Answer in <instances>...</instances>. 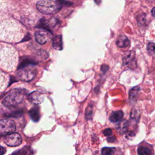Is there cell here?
I'll use <instances>...</instances> for the list:
<instances>
[{
    "label": "cell",
    "mask_w": 155,
    "mask_h": 155,
    "mask_svg": "<svg viewBox=\"0 0 155 155\" xmlns=\"http://www.w3.org/2000/svg\"><path fill=\"white\" fill-rule=\"evenodd\" d=\"M36 7L43 14L53 15L60 10L62 4L58 1L53 0H42L37 3Z\"/></svg>",
    "instance_id": "cell-1"
},
{
    "label": "cell",
    "mask_w": 155,
    "mask_h": 155,
    "mask_svg": "<svg viewBox=\"0 0 155 155\" xmlns=\"http://www.w3.org/2000/svg\"><path fill=\"white\" fill-rule=\"evenodd\" d=\"M24 94L25 91L24 90L14 89L4 98L2 103L6 107H15L22 101Z\"/></svg>",
    "instance_id": "cell-2"
},
{
    "label": "cell",
    "mask_w": 155,
    "mask_h": 155,
    "mask_svg": "<svg viewBox=\"0 0 155 155\" xmlns=\"http://www.w3.org/2000/svg\"><path fill=\"white\" fill-rule=\"evenodd\" d=\"M28 66L29 65L18 68L16 75L19 79L28 82L31 81L35 77L36 74V69L34 67H30Z\"/></svg>",
    "instance_id": "cell-3"
},
{
    "label": "cell",
    "mask_w": 155,
    "mask_h": 155,
    "mask_svg": "<svg viewBox=\"0 0 155 155\" xmlns=\"http://www.w3.org/2000/svg\"><path fill=\"white\" fill-rule=\"evenodd\" d=\"M16 130L15 122L12 119H0V134H7Z\"/></svg>",
    "instance_id": "cell-4"
},
{
    "label": "cell",
    "mask_w": 155,
    "mask_h": 155,
    "mask_svg": "<svg viewBox=\"0 0 155 155\" xmlns=\"http://www.w3.org/2000/svg\"><path fill=\"white\" fill-rule=\"evenodd\" d=\"M4 142L10 147H16L22 142V137L19 133H11L5 134L3 138Z\"/></svg>",
    "instance_id": "cell-5"
},
{
    "label": "cell",
    "mask_w": 155,
    "mask_h": 155,
    "mask_svg": "<svg viewBox=\"0 0 155 155\" xmlns=\"http://www.w3.org/2000/svg\"><path fill=\"white\" fill-rule=\"evenodd\" d=\"M36 41L41 44L47 43L51 38V34L44 29H41L36 31L35 34Z\"/></svg>",
    "instance_id": "cell-6"
},
{
    "label": "cell",
    "mask_w": 155,
    "mask_h": 155,
    "mask_svg": "<svg viewBox=\"0 0 155 155\" xmlns=\"http://www.w3.org/2000/svg\"><path fill=\"white\" fill-rule=\"evenodd\" d=\"M28 100L34 104H40L44 99V94L39 91H34L29 94L28 96Z\"/></svg>",
    "instance_id": "cell-7"
},
{
    "label": "cell",
    "mask_w": 155,
    "mask_h": 155,
    "mask_svg": "<svg viewBox=\"0 0 155 155\" xmlns=\"http://www.w3.org/2000/svg\"><path fill=\"white\" fill-rule=\"evenodd\" d=\"M135 61V53L133 51H130L125 54L123 58V63L125 66L132 64Z\"/></svg>",
    "instance_id": "cell-8"
},
{
    "label": "cell",
    "mask_w": 155,
    "mask_h": 155,
    "mask_svg": "<svg viewBox=\"0 0 155 155\" xmlns=\"http://www.w3.org/2000/svg\"><path fill=\"white\" fill-rule=\"evenodd\" d=\"M123 116H124V113L122 111L119 110V111H113L110 114L109 117V120H110V122L113 123L119 122L122 120Z\"/></svg>",
    "instance_id": "cell-9"
},
{
    "label": "cell",
    "mask_w": 155,
    "mask_h": 155,
    "mask_svg": "<svg viewBox=\"0 0 155 155\" xmlns=\"http://www.w3.org/2000/svg\"><path fill=\"white\" fill-rule=\"evenodd\" d=\"M116 44L120 48L126 47L130 45V40L126 36L120 35L116 40Z\"/></svg>",
    "instance_id": "cell-10"
},
{
    "label": "cell",
    "mask_w": 155,
    "mask_h": 155,
    "mask_svg": "<svg viewBox=\"0 0 155 155\" xmlns=\"http://www.w3.org/2000/svg\"><path fill=\"white\" fill-rule=\"evenodd\" d=\"M128 127V121L127 120H123L119 122V123L116 126V129L117 130L119 134H123L127 131Z\"/></svg>",
    "instance_id": "cell-11"
},
{
    "label": "cell",
    "mask_w": 155,
    "mask_h": 155,
    "mask_svg": "<svg viewBox=\"0 0 155 155\" xmlns=\"http://www.w3.org/2000/svg\"><path fill=\"white\" fill-rule=\"evenodd\" d=\"M52 47L56 50H61L62 49L61 35H57L54 37L52 42Z\"/></svg>",
    "instance_id": "cell-12"
},
{
    "label": "cell",
    "mask_w": 155,
    "mask_h": 155,
    "mask_svg": "<svg viewBox=\"0 0 155 155\" xmlns=\"http://www.w3.org/2000/svg\"><path fill=\"white\" fill-rule=\"evenodd\" d=\"M30 117L34 122H38L40 118L39 108L36 106L33 107L28 112Z\"/></svg>",
    "instance_id": "cell-13"
},
{
    "label": "cell",
    "mask_w": 155,
    "mask_h": 155,
    "mask_svg": "<svg viewBox=\"0 0 155 155\" xmlns=\"http://www.w3.org/2000/svg\"><path fill=\"white\" fill-rule=\"evenodd\" d=\"M138 155H152V151L148 147L140 146L137 148Z\"/></svg>",
    "instance_id": "cell-14"
},
{
    "label": "cell",
    "mask_w": 155,
    "mask_h": 155,
    "mask_svg": "<svg viewBox=\"0 0 155 155\" xmlns=\"http://www.w3.org/2000/svg\"><path fill=\"white\" fill-rule=\"evenodd\" d=\"M140 117V112L137 108H133L130 113V119L135 122L139 121Z\"/></svg>",
    "instance_id": "cell-15"
},
{
    "label": "cell",
    "mask_w": 155,
    "mask_h": 155,
    "mask_svg": "<svg viewBox=\"0 0 155 155\" xmlns=\"http://www.w3.org/2000/svg\"><path fill=\"white\" fill-rule=\"evenodd\" d=\"M30 153V148L24 147L21 149L14 151L12 155H28Z\"/></svg>",
    "instance_id": "cell-16"
},
{
    "label": "cell",
    "mask_w": 155,
    "mask_h": 155,
    "mask_svg": "<svg viewBox=\"0 0 155 155\" xmlns=\"http://www.w3.org/2000/svg\"><path fill=\"white\" fill-rule=\"evenodd\" d=\"M7 82V79L5 74L0 71V91L3 90L6 87Z\"/></svg>",
    "instance_id": "cell-17"
},
{
    "label": "cell",
    "mask_w": 155,
    "mask_h": 155,
    "mask_svg": "<svg viewBox=\"0 0 155 155\" xmlns=\"http://www.w3.org/2000/svg\"><path fill=\"white\" fill-rule=\"evenodd\" d=\"M140 90V88L138 87H135L134 88H133L132 89H131L130 93H129V97H130V99L131 101L133 100H135L136 97L137 96V94L139 93Z\"/></svg>",
    "instance_id": "cell-18"
},
{
    "label": "cell",
    "mask_w": 155,
    "mask_h": 155,
    "mask_svg": "<svg viewBox=\"0 0 155 155\" xmlns=\"http://www.w3.org/2000/svg\"><path fill=\"white\" fill-rule=\"evenodd\" d=\"M93 105L89 104L88 107L86 108L85 110V118L87 120H90L91 119L92 114H93Z\"/></svg>",
    "instance_id": "cell-19"
},
{
    "label": "cell",
    "mask_w": 155,
    "mask_h": 155,
    "mask_svg": "<svg viewBox=\"0 0 155 155\" xmlns=\"http://www.w3.org/2000/svg\"><path fill=\"white\" fill-rule=\"evenodd\" d=\"M115 151L114 148L104 147L101 150L102 155H112Z\"/></svg>",
    "instance_id": "cell-20"
},
{
    "label": "cell",
    "mask_w": 155,
    "mask_h": 155,
    "mask_svg": "<svg viewBox=\"0 0 155 155\" xmlns=\"http://www.w3.org/2000/svg\"><path fill=\"white\" fill-rule=\"evenodd\" d=\"M147 50L150 54H151L153 56L154 55V44L153 42L148 43V44L147 45Z\"/></svg>",
    "instance_id": "cell-21"
},
{
    "label": "cell",
    "mask_w": 155,
    "mask_h": 155,
    "mask_svg": "<svg viewBox=\"0 0 155 155\" xmlns=\"http://www.w3.org/2000/svg\"><path fill=\"white\" fill-rule=\"evenodd\" d=\"M139 18H138L137 21L139 24L143 25V24H145V21H146V18L143 15H139Z\"/></svg>",
    "instance_id": "cell-22"
},
{
    "label": "cell",
    "mask_w": 155,
    "mask_h": 155,
    "mask_svg": "<svg viewBox=\"0 0 155 155\" xmlns=\"http://www.w3.org/2000/svg\"><path fill=\"white\" fill-rule=\"evenodd\" d=\"M103 133L106 136H109L112 134V130L110 128H106L103 131Z\"/></svg>",
    "instance_id": "cell-23"
},
{
    "label": "cell",
    "mask_w": 155,
    "mask_h": 155,
    "mask_svg": "<svg viewBox=\"0 0 155 155\" xmlns=\"http://www.w3.org/2000/svg\"><path fill=\"white\" fill-rule=\"evenodd\" d=\"M126 135H125V137L126 138L130 139L132 137H133L134 136H135V133L133 132V131H129V132H126Z\"/></svg>",
    "instance_id": "cell-24"
},
{
    "label": "cell",
    "mask_w": 155,
    "mask_h": 155,
    "mask_svg": "<svg viewBox=\"0 0 155 155\" xmlns=\"http://www.w3.org/2000/svg\"><path fill=\"white\" fill-rule=\"evenodd\" d=\"M6 152V149L5 147L0 145V155H4Z\"/></svg>",
    "instance_id": "cell-25"
},
{
    "label": "cell",
    "mask_w": 155,
    "mask_h": 155,
    "mask_svg": "<svg viewBox=\"0 0 155 155\" xmlns=\"http://www.w3.org/2000/svg\"><path fill=\"white\" fill-rule=\"evenodd\" d=\"M115 140H116V138H115L114 136H113V137H108L107 138V141H108V142H113L115 141Z\"/></svg>",
    "instance_id": "cell-26"
},
{
    "label": "cell",
    "mask_w": 155,
    "mask_h": 155,
    "mask_svg": "<svg viewBox=\"0 0 155 155\" xmlns=\"http://www.w3.org/2000/svg\"><path fill=\"white\" fill-rule=\"evenodd\" d=\"M108 67L107 66V65H102V66L101 67V70H102V71H104V73L106 72V71L108 70Z\"/></svg>",
    "instance_id": "cell-27"
},
{
    "label": "cell",
    "mask_w": 155,
    "mask_h": 155,
    "mask_svg": "<svg viewBox=\"0 0 155 155\" xmlns=\"http://www.w3.org/2000/svg\"><path fill=\"white\" fill-rule=\"evenodd\" d=\"M154 8H153V10H152V15H153V16H154Z\"/></svg>",
    "instance_id": "cell-28"
},
{
    "label": "cell",
    "mask_w": 155,
    "mask_h": 155,
    "mask_svg": "<svg viewBox=\"0 0 155 155\" xmlns=\"http://www.w3.org/2000/svg\"><path fill=\"white\" fill-rule=\"evenodd\" d=\"M117 155H122V154H117Z\"/></svg>",
    "instance_id": "cell-29"
}]
</instances>
